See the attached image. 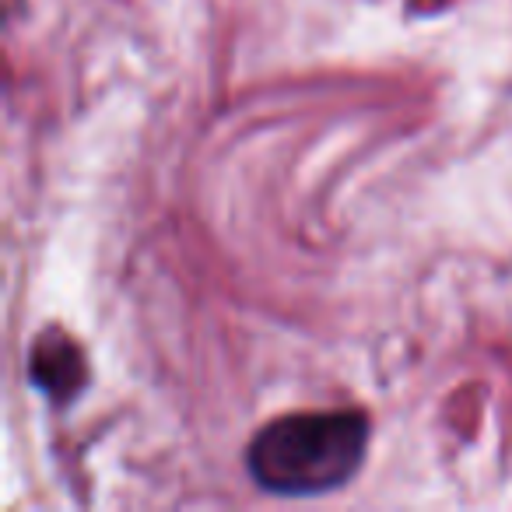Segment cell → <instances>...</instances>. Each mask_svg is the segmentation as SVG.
<instances>
[{
    "label": "cell",
    "mask_w": 512,
    "mask_h": 512,
    "mask_svg": "<svg viewBox=\"0 0 512 512\" xmlns=\"http://www.w3.org/2000/svg\"><path fill=\"white\" fill-rule=\"evenodd\" d=\"M372 425L362 411H299L267 421L246 446V470L267 495L316 498L362 470Z\"/></svg>",
    "instance_id": "1"
},
{
    "label": "cell",
    "mask_w": 512,
    "mask_h": 512,
    "mask_svg": "<svg viewBox=\"0 0 512 512\" xmlns=\"http://www.w3.org/2000/svg\"><path fill=\"white\" fill-rule=\"evenodd\" d=\"M29 379L53 404H71L85 386V355L64 330L53 327L32 344Z\"/></svg>",
    "instance_id": "2"
}]
</instances>
